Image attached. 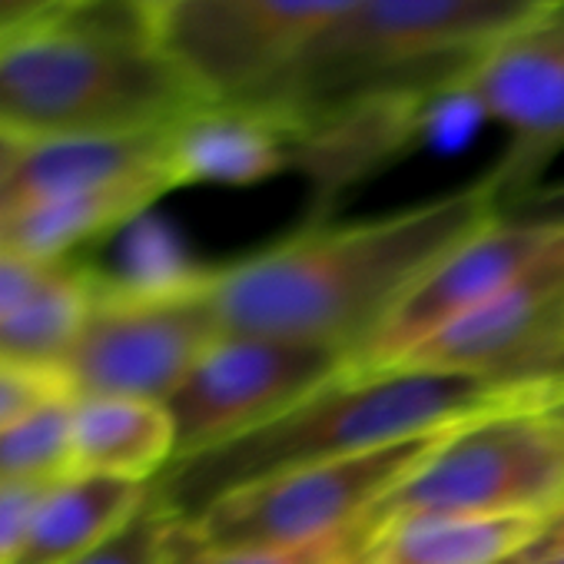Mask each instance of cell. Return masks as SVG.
Masks as SVG:
<instances>
[{
  "instance_id": "cell-1",
  "label": "cell",
  "mask_w": 564,
  "mask_h": 564,
  "mask_svg": "<svg viewBox=\"0 0 564 564\" xmlns=\"http://www.w3.org/2000/svg\"><path fill=\"white\" fill-rule=\"evenodd\" d=\"M498 213L485 176L379 219L313 226L206 272V293L223 336L326 346L356 362L412 282Z\"/></svg>"
},
{
  "instance_id": "cell-2",
  "label": "cell",
  "mask_w": 564,
  "mask_h": 564,
  "mask_svg": "<svg viewBox=\"0 0 564 564\" xmlns=\"http://www.w3.org/2000/svg\"><path fill=\"white\" fill-rule=\"evenodd\" d=\"M528 399H544V389L422 369H346L262 429L173 462L153 485L180 521H193L249 481L425 438Z\"/></svg>"
},
{
  "instance_id": "cell-3",
  "label": "cell",
  "mask_w": 564,
  "mask_h": 564,
  "mask_svg": "<svg viewBox=\"0 0 564 564\" xmlns=\"http://www.w3.org/2000/svg\"><path fill=\"white\" fill-rule=\"evenodd\" d=\"M203 104L140 24L80 11L0 51V137L21 147L163 133Z\"/></svg>"
},
{
  "instance_id": "cell-4",
  "label": "cell",
  "mask_w": 564,
  "mask_h": 564,
  "mask_svg": "<svg viewBox=\"0 0 564 564\" xmlns=\"http://www.w3.org/2000/svg\"><path fill=\"white\" fill-rule=\"evenodd\" d=\"M551 0H352V8L252 107L293 130L382 94H445L491 44Z\"/></svg>"
},
{
  "instance_id": "cell-5",
  "label": "cell",
  "mask_w": 564,
  "mask_h": 564,
  "mask_svg": "<svg viewBox=\"0 0 564 564\" xmlns=\"http://www.w3.org/2000/svg\"><path fill=\"white\" fill-rule=\"evenodd\" d=\"M564 511V429L541 399L514 402L448 429L366 518L369 538L409 514L538 518Z\"/></svg>"
},
{
  "instance_id": "cell-6",
  "label": "cell",
  "mask_w": 564,
  "mask_h": 564,
  "mask_svg": "<svg viewBox=\"0 0 564 564\" xmlns=\"http://www.w3.org/2000/svg\"><path fill=\"white\" fill-rule=\"evenodd\" d=\"M219 339L206 272L176 282H130L100 272L94 313L61 372L77 399L166 402Z\"/></svg>"
},
{
  "instance_id": "cell-7",
  "label": "cell",
  "mask_w": 564,
  "mask_h": 564,
  "mask_svg": "<svg viewBox=\"0 0 564 564\" xmlns=\"http://www.w3.org/2000/svg\"><path fill=\"white\" fill-rule=\"evenodd\" d=\"M445 432L249 481L219 495L193 521H183V528L203 547L313 544L336 538L362 528L372 508L409 478Z\"/></svg>"
},
{
  "instance_id": "cell-8",
  "label": "cell",
  "mask_w": 564,
  "mask_h": 564,
  "mask_svg": "<svg viewBox=\"0 0 564 564\" xmlns=\"http://www.w3.org/2000/svg\"><path fill=\"white\" fill-rule=\"evenodd\" d=\"M352 0H180L153 28L206 104H262Z\"/></svg>"
},
{
  "instance_id": "cell-9",
  "label": "cell",
  "mask_w": 564,
  "mask_h": 564,
  "mask_svg": "<svg viewBox=\"0 0 564 564\" xmlns=\"http://www.w3.org/2000/svg\"><path fill=\"white\" fill-rule=\"evenodd\" d=\"M346 369L352 359L326 346L223 336L163 402L176 429L173 462L262 429Z\"/></svg>"
},
{
  "instance_id": "cell-10",
  "label": "cell",
  "mask_w": 564,
  "mask_h": 564,
  "mask_svg": "<svg viewBox=\"0 0 564 564\" xmlns=\"http://www.w3.org/2000/svg\"><path fill=\"white\" fill-rule=\"evenodd\" d=\"M452 90L508 133V150L488 173L505 213L538 189L541 170L564 150V0L475 57Z\"/></svg>"
},
{
  "instance_id": "cell-11",
  "label": "cell",
  "mask_w": 564,
  "mask_h": 564,
  "mask_svg": "<svg viewBox=\"0 0 564 564\" xmlns=\"http://www.w3.org/2000/svg\"><path fill=\"white\" fill-rule=\"evenodd\" d=\"M557 252H564V223L511 213L491 216L412 282L382 326L372 333V339L362 346L352 369L395 366L415 346L485 300L498 296L514 279Z\"/></svg>"
},
{
  "instance_id": "cell-12",
  "label": "cell",
  "mask_w": 564,
  "mask_h": 564,
  "mask_svg": "<svg viewBox=\"0 0 564 564\" xmlns=\"http://www.w3.org/2000/svg\"><path fill=\"white\" fill-rule=\"evenodd\" d=\"M564 359V252L544 259L389 369L547 386Z\"/></svg>"
},
{
  "instance_id": "cell-13",
  "label": "cell",
  "mask_w": 564,
  "mask_h": 564,
  "mask_svg": "<svg viewBox=\"0 0 564 564\" xmlns=\"http://www.w3.org/2000/svg\"><path fill=\"white\" fill-rule=\"evenodd\" d=\"M166 166L180 186H256L296 166L293 123L252 104H203L166 130Z\"/></svg>"
},
{
  "instance_id": "cell-14",
  "label": "cell",
  "mask_w": 564,
  "mask_h": 564,
  "mask_svg": "<svg viewBox=\"0 0 564 564\" xmlns=\"http://www.w3.org/2000/svg\"><path fill=\"white\" fill-rule=\"evenodd\" d=\"M133 183H163L173 189L166 166V130L143 137H97L21 147L14 170L0 183V216L41 199L100 193Z\"/></svg>"
},
{
  "instance_id": "cell-15",
  "label": "cell",
  "mask_w": 564,
  "mask_h": 564,
  "mask_svg": "<svg viewBox=\"0 0 564 564\" xmlns=\"http://www.w3.org/2000/svg\"><path fill=\"white\" fill-rule=\"evenodd\" d=\"M176 455V429L163 402L90 395L74 399V471L156 481Z\"/></svg>"
},
{
  "instance_id": "cell-16",
  "label": "cell",
  "mask_w": 564,
  "mask_h": 564,
  "mask_svg": "<svg viewBox=\"0 0 564 564\" xmlns=\"http://www.w3.org/2000/svg\"><path fill=\"white\" fill-rule=\"evenodd\" d=\"M153 481L74 471L54 481L14 564H70L113 538L147 505Z\"/></svg>"
},
{
  "instance_id": "cell-17",
  "label": "cell",
  "mask_w": 564,
  "mask_h": 564,
  "mask_svg": "<svg viewBox=\"0 0 564 564\" xmlns=\"http://www.w3.org/2000/svg\"><path fill=\"white\" fill-rule=\"evenodd\" d=\"M163 193H170L163 183H133L18 206L0 216V256H18L31 262L70 259L77 246L140 216Z\"/></svg>"
},
{
  "instance_id": "cell-18",
  "label": "cell",
  "mask_w": 564,
  "mask_h": 564,
  "mask_svg": "<svg viewBox=\"0 0 564 564\" xmlns=\"http://www.w3.org/2000/svg\"><path fill=\"white\" fill-rule=\"evenodd\" d=\"M538 518L409 514L369 538V564H508L541 531Z\"/></svg>"
},
{
  "instance_id": "cell-19",
  "label": "cell",
  "mask_w": 564,
  "mask_h": 564,
  "mask_svg": "<svg viewBox=\"0 0 564 564\" xmlns=\"http://www.w3.org/2000/svg\"><path fill=\"white\" fill-rule=\"evenodd\" d=\"M97 290V269L77 259L54 262L37 286L0 319V359L61 369L94 313Z\"/></svg>"
},
{
  "instance_id": "cell-20",
  "label": "cell",
  "mask_w": 564,
  "mask_h": 564,
  "mask_svg": "<svg viewBox=\"0 0 564 564\" xmlns=\"http://www.w3.org/2000/svg\"><path fill=\"white\" fill-rule=\"evenodd\" d=\"M74 475V399L0 429V485H47Z\"/></svg>"
},
{
  "instance_id": "cell-21",
  "label": "cell",
  "mask_w": 564,
  "mask_h": 564,
  "mask_svg": "<svg viewBox=\"0 0 564 564\" xmlns=\"http://www.w3.org/2000/svg\"><path fill=\"white\" fill-rule=\"evenodd\" d=\"M369 528H352L336 538H323L313 544H256V547H203L196 544L183 521L173 534L166 564H349L366 554Z\"/></svg>"
},
{
  "instance_id": "cell-22",
  "label": "cell",
  "mask_w": 564,
  "mask_h": 564,
  "mask_svg": "<svg viewBox=\"0 0 564 564\" xmlns=\"http://www.w3.org/2000/svg\"><path fill=\"white\" fill-rule=\"evenodd\" d=\"M176 528L180 518L170 511L153 485L147 505L133 514V521H127L113 538L70 564H166Z\"/></svg>"
},
{
  "instance_id": "cell-23",
  "label": "cell",
  "mask_w": 564,
  "mask_h": 564,
  "mask_svg": "<svg viewBox=\"0 0 564 564\" xmlns=\"http://www.w3.org/2000/svg\"><path fill=\"white\" fill-rule=\"evenodd\" d=\"M61 399H77L61 369L0 359V429Z\"/></svg>"
},
{
  "instance_id": "cell-24",
  "label": "cell",
  "mask_w": 564,
  "mask_h": 564,
  "mask_svg": "<svg viewBox=\"0 0 564 564\" xmlns=\"http://www.w3.org/2000/svg\"><path fill=\"white\" fill-rule=\"evenodd\" d=\"M94 0H0V51L77 18Z\"/></svg>"
},
{
  "instance_id": "cell-25",
  "label": "cell",
  "mask_w": 564,
  "mask_h": 564,
  "mask_svg": "<svg viewBox=\"0 0 564 564\" xmlns=\"http://www.w3.org/2000/svg\"><path fill=\"white\" fill-rule=\"evenodd\" d=\"M51 485H0V564L18 561Z\"/></svg>"
},
{
  "instance_id": "cell-26",
  "label": "cell",
  "mask_w": 564,
  "mask_h": 564,
  "mask_svg": "<svg viewBox=\"0 0 564 564\" xmlns=\"http://www.w3.org/2000/svg\"><path fill=\"white\" fill-rule=\"evenodd\" d=\"M51 265L54 262H31V259H18V256H0V319H4L37 286Z\"/></svg>"
},
{
  "instance_id": "cell-27",
  "label": "cell",
  "mask_w": 564,
  "mask_h": 564,
  "mask_svg": "<svg viewBox=\"0 0 564 564\" xmlns=\"http://www.w3.org/2000/svg\"><path fill=\"white\" fill-rule=\"evenodd\" d=\"M508 564H564V511L551 514L541 531Z\"/></svg>"
},
{
  "instance_id": "cell-28",
  "label": "cell",
  "mask_w": 564,
  "mask_h": 564,
  "mask_svg": "<svg viewBox=\"0 0 564 564\" xmlns=\"http://www.w3.org/2000/svg\"><path fill=\"white\" fill-rule=\"evenodd\" d=\"M505 213L564 223V183H557V186H538L534 193H528L524 199H518V203L508 206Z\"/></svg>"
},
{
  "instance_id": "cell-29",
  "label": "cell",
  "mask_w": 564,
  "mask_h": 564,
  "mask_svg": "<svg viewBox=\"0 0 564 564\" xmlns=\"http://www.w3.org/2000/svg\"><path fill=\"white\" fill-rule=\"evenodd\" d=\"M130 4V11L137 14V21L150 31V37H153V28L160 24V18L166 14V11H173L180 0H127Z\"/></svg>"
},
{
  "instance_id": "cell-30",
  "label": "cell",
  "mask_w": 564,
  "mask_h": 564,
  "mask_svg": "<svg viewBox=\"0 0 564 564\" xmlns=\"http://www.w3.org/2000/svg\"><path fill=\"white\" fill-rule=\"evenodd\" d=\"M18 156H21V143H11V140L0 137V183L8 180V173L14 170Z\"/></svg>"
},
{
  "instance_id": "cell-31",
  "label": "cell",
  "mask_w": 564,
  "mask_h": 564,
  "mask_svg": "<svg viewBox=\"0 0 564 564\" xmlns=\"http://www.w3.org/2000/svg\"><path fill=\"white\" fill-rule=\"evenodd\" d=\"M541 405H544V412L564 429V389H554V392H547L544 399H541Z\"/></svg>"
},
{
  "instance_id": "cell-32",
  "label": "cell",
  "mask_w": 564,
  "mask_h": 564,
  "mask_svg": "<svg viewBox=\"0 0 564 564\" xmlns=\"http://www.w3.org/2000/svg\"><path fill=\"white\" fill-rule=\"evenodd\" d=\"M554 389H564V359H561V366L551 372V379H547V386H544V395L554 392Z\"/></svg>"
},
{
  "instance_id": "cell-33",
  "label": "cell",
  "mask_w": 564,
  "mask_h": 564,
  "mask_svg": "<svg viewBox=\"0 0 564 564\" xmlns=\"http://www.w3.org/2000/svg\"><path fill=\"white\" fill-rule=\"evenodd\" d=\"M366 551H369V547H366ZM349 564H369V561H366V554H359V557H352Z\"/></svg>"
}]
</instances>
